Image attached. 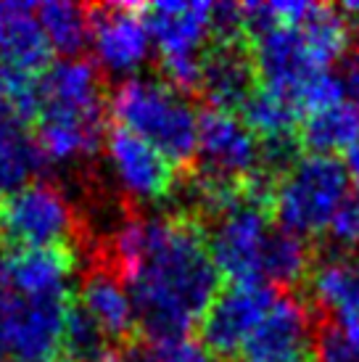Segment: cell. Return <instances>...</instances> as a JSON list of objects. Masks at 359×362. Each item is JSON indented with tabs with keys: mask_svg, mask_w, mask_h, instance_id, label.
Segmentation results:
<instances>
[{
	"mask_svg": "<svg viewBox=\"0 0 359 362\" xmlns=\"http://www.w3.org/2000/svg\"><path fill=\"white\" fill-rule=\"evenodd\" d=\"M111 267L130 291L138 331L151 341L188 336L222 283L204 225L182 211L124 222Z\"/></svg>",
	"mask_w": 359,
	"mask_h": 362,
	"instance_id": "1",
	"label": "cell"
},
{
	"mask_svg": "<svg viewBox=\"0 0 359 362\" xmlns=\"http://www.w3.org/2000/svg\"><path fill=\"white\" fill-rule=\"evenodd\" d=\"M35 138L48 161H77L98 151L106 135V95L98 66L66 59L37 77Z\"/></svg>",
	"mask_w": 359,
	"mask_h": 362,
	"instance_id": "2",
	"label": "cell"
},
{
	"mask_svg": "<svg viewBox=\"0 0 359 362\" xmlns=\"http://www.w3.org/2000/svg\"><path fill=\"white\" fill-rule=\"evenodd\" d=\"M109 109L117 127L159 148L175 167H190L196 161L199 111L167 80H124L111 95Z\"/></svg>",
	"mask_w": 359,
	"mask_h": 362,
	"instance_id": "3",
	"label": "cell"
},
{
	"mask_svg": "<svg viewBox=\"0 0 359 362\" xmlns=\"http://www.w3.org/2000/svg\"><path fill=\"white\" fill-rule=\"evenodd\" d=\"M351 177L339 156L301 153L272 191V217L301 238L330 230L349 196Z\"/></svg>",
	"mask_w": 359,
	"mask_h": 362,
	"instance_id": "4",
	"label": "cell"
},
{
	"mask_svg": "<svg viewBox=\"0 0 359 362\" xmlns=\"http://www.w3.org/2000/svg\"><path fill=\"white\" fill-rule=\"evenodd\" d=\"M278 222L272 202L240 199L204 225L214 267L235 286H264V262Z\"/></svg>",
	"mask_w": 359,
	"mask_h": 362,
	"instance_id": "5",
	"label": "cell"
},
{
	"mask_svg": "<svg viewBox=\"0 0 359 362\" xmlns=\"http://www.w3.org/2000/svg\"><path fill=\"white\" fill-rule=\"evenodd\" d=\"M211 3H151L143 6L151 42L159 48L164 80L180 93H196L201 77V59L211 42Z\"/></svg>",
	"mask_w": 359,
	"mask_h": 362,
	"instance_id": "6",
	"label": "cell"
},
{
	"mask_svg": "<svg viewBox=\"0 0 359 362\" xmlns=\"http://www.w3.org/2000/svg\"><path fill=\"white\" fill-rule=\"evenodd\" d=\"M74 230L77 217L69 199L45 180H32L0 202V238L8 252L69 246Z\"/></svg>",
	"mask_w": 359,
	"mask_h": 362,
	"instance_id": "7",
	"label": "cell"
},
{
	"mask_svg": "<svg viewBox=\"0 0 359 362\" xmlns=\"http://www.w3.org/2000/svg\"><path fill=\"white\" fill-rule=\"evenodd\" d=\"M307 299L280 291L233 362H317V328Z\"/></svg>",
	"mask_w": 359,
	"mask_h": 362,
	"instance_id": "8",
	"label": "cell"
},
{
	"mask_svg": "<svg viewBox=\"0 0 359 362\" xmlns=\"http://www.w3.org/2000/svg\"><path fill=\"white\" fill-rule=\"evenodd\" d=\"M278 291L269 286H235L230 283L214 296L199 322L201 346L222 362H233L251 331L275 304Z\"/></svg>",
	"mask_w": 359,
	"mask_h": 362,
	"instance_id": "9",
	"label": "cell"
},
{
	"mask_svg": "<svg viewBox=\"0 0 359 362\" xmlns=\"http://www.w3.org/2000/svg\"><path fill=\"white\" fill-rule=\"evenodd\" d=\"M88 13L90 40L100 69L111 74L138 71L151 53V32L143 19V6H93Z\"/></svg>",
	"mask_w": 359,
	"mask_h": 362,
	"instance_id": "10",
	"label": "cell"
},
{
	"mask_svg": "<svg viewBox=\"0 0 359 362\" xmlns=\"http://www.w3.org/2000/svg\"><path fill=\"white\" fill-rule=\"evenodd\" d=\"M106 153L114 175L132 199L143 204H156L177 191V167L159 148L124 127H111L106 132Z\"/></svg>",
	"mask_w": 359,
	"mask_h": 362,
	"instance_id": "11",
	"label": "cell"
},
{
	"mask_svg": "<svg viewBox=\"0 0 359 362\" xmlns=\"http://www.w3.org/2000/svg\"><path fill=\"white\" fill-rule=\"evenodd\" d=\"M259 88L254 53L246 40H211L201 59L199 90L209 109L238 114Z\"/></svg>",
	"mask_w": 359,
	"mask_h": 362,
	"instance_id": "12",
	"label": "cell"
},
{
	"mask_svg": "<svg viewBox=\"0 0 359 362\" xmlns=\"http://www.w3.org/2000/svg\"><path fill=\"white\" fill-rule=\"evenodd\" d=\"M307 302L314 312H330L339 325L359 322V254L341 246L314 254L307 278Z\"/></svg>",
	"mask_w": 359,
	"mask_h": 362,
	"instance_id": "13",
	"label": "cell"
},
{
	"mask_svg": "<svg viewBox=\"0 0 359 362\" xmlns=\"http://www.w3.org/2000/svg\"><path fill=\"white\" fill-rule=\"evenodd\" d=\"M77 270L71 246L48 249H13L8 252L3 281L11 293L27 299L69 296V281Z\"/></svg>",
	"mask_w": 359,
	"mask_h": 362,
	"instance_id": "14",
	"label": "cell"
},
{
	"mask_svg": "<svg viewBox=\"0 0 359 362\" xmlns=\"http://www.w3.org/2000/svg\"><path fill=\"white\" fill-rule=\"evenodd\" d=\"M77 304L90 315V320L98 325L103 336L114 346L130 339H138V315L130 299V291L119 272L111 267V262H103V267H95L85 275L80 286Z\"/></svg>",
	"mask_w": 359,
	"mask_h": 362,
	"instance_id": "15",
	"label": "cell"
},
{
	"mask_svg": "<svg viewBox=\"0 0 359 362\" xmlns=\"http://www.w3.org/2000/svg\"><path fill=\"white\" fill-rule=\"evenodd\" d=\"M50 53L35 3H0V66L40 77L50 66Z\"/></svg>",
	"mask_w": 359,
	"mask_h": 362,
	"instance_id": "16",
	"label": "cell"
},
{
	"mask_svg": "<svg viewBox=\"0 0 359 362\" xmlns=\"http://www.w3.org/2000/svg\"><path fill=\"white\" fill-rule=\"evenodd\" d=\"M301 153L336 156L346 153L359 143V109L349 101L328 103L322 109L307 111L299 122Z\"/></svg>",
	"mask_w": 359,
	"mask_h": 362,
	"instance_id": "17",
	"label": "cell"
},
{
	"mask_svg": "<svg viewBox=\"0 0 359 362\" xmlns=\"http://www.w3.org/2000/svg\"><path fill=\"white\" fill-rule=\"evenodd\" d=\"M48 164L35 132L24 122L0 124V202L30 185L32 177Z\"/></svg>",
	"mask_w": 359,
	"mask_h": 362,
	"instance_id": "18",
	"label": "cell"
},
{
	"mask_svg": "<svg viewBox=\"0 0 359 362\" xmlns=\"http://www.w3.org/2000/svg\"><path fill=\"white\" fill-rule=\"evenodd\" d=\"M37 24L48 40L50 51L64 56L80 53L90 40V13L82 6L64 3V0H48L35 6Z\"/></svg>",
	"mask_w": 359,
	"mask_h": 362,
	"instance_id": "19",
	"label": "cell"
},
{
	"mask_svg": "<svg viewBox=\"0 0 359 362\" xmlns=\"http://www.w3.org/2000/svg\"><path fill=\"white\" fill-rule=\"evenodd\" d=\"M238 117L259 141H275V138H293L299 132L301 111L288 98L259 85L249 101L243 103Z\"/></svg>",
	"mask_w": 359,
	"mask_h": 362,
	"instance_id": "20",
	"label": "cell"
},
{
	"mask_svg": "<svg viewBox=\"0 0 359 362\" xmlns=\"http://www.w3.org/2000/svg\"><path fill=\"white\" fill-rule=\"evenodd\" d=\"M61 349H64V357L74 362H106L114 344L90 320V315L77 304V299H71Z\"/></svg>",
	"mask_w": 359,
	"mask_h": 362,
	"instance_id": "21",
	"label": "cell"
},
{
	"mask_svg": "<svg viewBox=\"0 0 359 362\" xmlns=\"http://www.w3.org/2000/svg\"><path fill=\"white\" fill-rule=\"evenodd\" d=\"M317 362H359V346L339 322H319Z\"/></svg>",
	"mask_w": 359,
	"mask_h": 362,
	"instance_id": "22",
	"label": "cell"
},
{
	"mask_svg": "<svg viewBox=\"0 0 359 362\" xmlns=\"http://www.w3.org/2000/svg\"><path fill=\"white\" fill-rule=\"evenodd\" d=\"M328 233L333 235L336 246H341V249H346V252L359 249V185L357 191H351L346 196V202L339 209Z\"/></svg>",
	"mask_w": 359,
	"mask_h": 362,
	"instance_id": "23",
	"label": "cell"
},
{
	"mask_svg": "<svg viewBox=\"0 0 359 362\" xmlns=\"http://www.w3.org/2000/svg\"><path fill=\"white\" fill-rule=\"evenodd\" d=\"M151 362H211L209 352L188 336L151 341Z\"/></svg>",
	"mask_w": 359,
	"mask_h": 362,
	"instance_id": "24",
	"label": "cell"
},
{
	"mask_svg": "<svg viewBox=\"0 0 359 362\" xmlns=\"http://www.w3.org/2000/svg\"><path fill=\"white\" fill-rule=\"evenodd\" d=\"M333 77L341 88V98L359 109V42H351L349 51L341 56L339 66L333 69Z\"/></svg>",
	"mask_w": 359,
	"mask_h": 362,
	"instance_id": "25",
	"label": "cell"
},
{
	"mask_svg": "<svg viewBox=\"0 0 359 362\" xmlns=\"http://www.w3.org/2000/svg\"><path fill=\"white\" fill-rule=\"evenodd\" d=\"M106 362H151V344L140 341V339L117 344L106 357Z\"/></svg>",
	"mask_w": 359,
	"mask_h": 362,
	"instance_id": "26",
	"label": "cell"
},
{
	"mask_svg": "<svg viewBox=\"0 0 359 362\" xmlns=\"http://www.w3.org/2000/svg\"><path fill=\"white\" fill-rule=\"evenodd\" d=\"M346 172H349V177L351 180H357V185H359V143L354 146V148H349L346 151Z\"/></svg>",
	"mask_w": 359,
	"mask_h": 362,
	"instance_id": "27",
	"label": "cell"
},
{
	"mask_svg": "<svg viewBox=\"0 0 359 362\" xmlns=\"http://www.w3.org/2000/svg\"><path fill=\"white\" fill-rule=\"evenodd\" d=\"M341 11L349 16L351 24H357V27H359V0H357V3H346V6H343Z\"/></svg>",
	"mask_w": 359,
	"mask_h": 362,
	"instance_id": "28",
	"label": "cell"
},
{
	"mask_svg": "<svg viewBox=\"0 0 359 362\" xmlns=\"http://www.w3.org/2000/svg\"><path fill=\"white\" fill-rule=\"evenodd\" d=\"M6 259H8V246H6L3 238H0V275H3V270H6Z\"/></svg>",
	"mask_w": 359,
	"mask_h": 362,
	"instance_id": "29",
	"label": "cell"
},
{
	"mask_svg": "<svg viewBox=\"0 0 359 362\" xmlns=\"http://www.w3.org/2000/svg\"><path fill=\"white\" fill-rule=\"evenodd\" d=\"M50 362H74V360H69V357H64V354H61V357H56V360H50Z\"/></svg>",
	"mask_w": 359,
	"mask_h": 362,
	"instance_id": "30",
	"label": "cell"
}]
</instances>
